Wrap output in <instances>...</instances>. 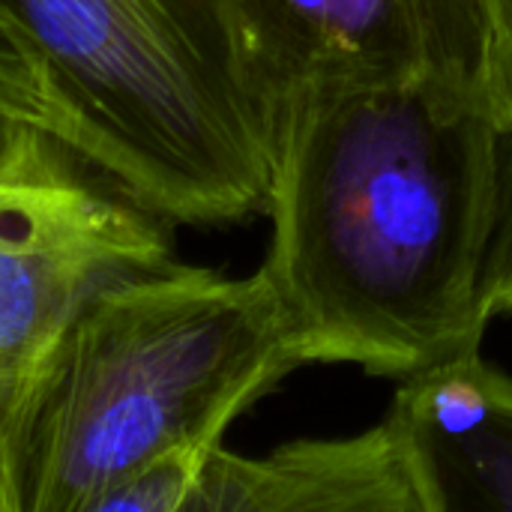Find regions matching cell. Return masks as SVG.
<instances>
[{
  "label": "cell",
  "mask_w": 512,
  "mask_h": 512,
  "mask_svg": "<svg viewBox=\"0 0 512 512\" xmlns=\"http://www.w3.org/2000/svg\"><path fill=\"white\" fill-rule=\"evenodd\" d=\"M495 144L480 93L327 84L282 102L258 270L300 366L405 381L480 351Z\"/></svg>",
  "instance_id": "1"
},
{
  "label": "cell",
  "mask_w": 512,
  "mask_h": 512,
  "mask_svg": "<svg viewBox=\"0 0 512 512\" xmlns=\"http://www.w3.org/2000/svg\"><path fill=\"white\" fill-rule=\"evenodd\" d=\"M75 123L72 156L168 225L267 216L279 105L243 0H0Z\"/></svg>",
  "instance_id": "2"
},
{
  "label": "cell",
  "mask_w": 512,
  "mask_h": 512,
  "mask_svg": "<svg viewBox=\"0 0 512 512\" xmlns=\"http://www.w3.org/2000/svg\"><path fill=\"white\" fill-rule=\"evenodd\" d=\"M300 369L276 294L165 264L108 285L75 321L39 411L21 512H99L129 474L171 453H210Z\"/></svg>",
  "instance_id": "3"
},
{
  "label": "cell",
  "mask_w": 512,
  "mask_h": 512,
  "mask_svg": "<svg viewBox=\"0 0 512 512\" xmlns=\"http://www.w3.org/2000/svg\"><path fill=\"white\" fill-rule=\"evenodd\" d=\"M78 165L36 129L0 135V512L24 510L33 429L81 312L108 285L174 261L168 222Z\"/></svg>",
  "instance_id": "4"
},
{
  "label": "cell",
  "mask_w": 512,
  "mask_h": 512,
  "mask_svg": "<svg viewBox=\"0 0 512 512\" xmlns=\"http://www.w3.org/2000/svg\"><path fill=\"white\" fill-rule=\"evenodd\" d=\"M252 63L282 102L327 84H432L489 96L483 0H243Z\"/></svg>",
  "instance_id": "5"
},
{
  "label": "cell",
  "mask_w": 512,
  "mask_h": 512,
  "mask_svg": "<svg viewBox=\"0 0 512 512\" xmlns=\"http://www.w3.org/2000/svg\"><path fill=\"white\" fill-rule=\"evenodd\" d=\"M384 420L423 512H512V378L480 351L405 378Z\"/></svg>",
  "instance_id": "6"
},
{
  "label": "cell",
  "mask_w": 512,
  "mask_h": 512,
  "mask_svg": "<svg viewBox=\"0 0 512 512\" xmlns=\"http://www.w3.org/2000/svg\"><path fill=\"white\" fill-rule=\"evenodd\" d=\"M186 512H423L387 420L354 438L291 441L261 459L225 444L201 465Z\"/></svg>",
  "instance_id": "7"
},
{
  "label": "cell",
  "mask_w": 512,
  "mask_h": 512,
  "mask_svg": "<svg viewBox=\"0 0 512 512\" xmlns=\"http://www.w3.org/2000/svg\"><path fill=\"white\" fill-rule=\"evenodd\" d=\"M36 129L72 153L75 123L33 45L0 15V129Z\"/></svg>",
  "instance_id": "8"
},
{
  "label": "cell",
  "mask_w": 512,
  "mask_h": 512,
  "mask_svg": "<svg viewBox=\"0 0 512 512\" xmlns=\"http://www.w3.org/2000/svg\"><path fill=\"white\" fill-rule=\"evenodd\" d=\"M483 309L489 321L512 315V129L501 126L495 144V207L483 273Z\"/></svg>",
  "instance_id": "9"
},
{
  "label": "cell",
  "mask_w": 512,
  "mask_h": 512,
  "mask_svg": "<svg viewBox=\"0 0 512 512\" xmlns=\"http://www.w3.org/2000/svg\"><path fill=\"white\" fill-rule=\"evenodd\" d=\"M489 18V102L501 129H512V0H483Z\"/></svg>",
  "instance_id": "10"
}]
</instances>
